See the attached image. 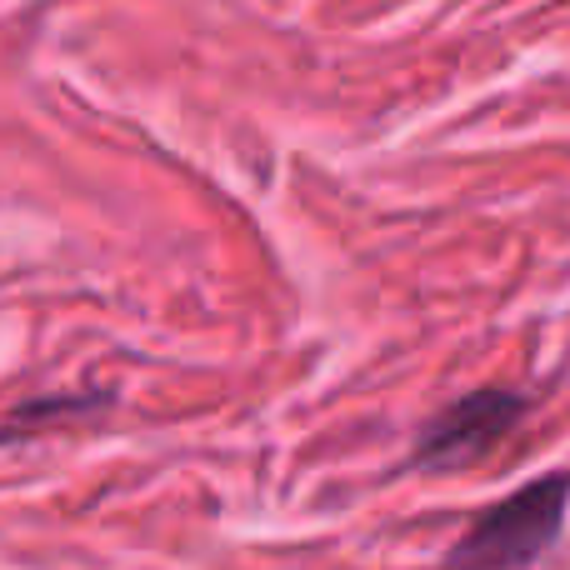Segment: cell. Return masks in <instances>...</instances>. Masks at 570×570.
Instances as JSON below:
<instances>
[{"mask_svg": "<svg viewBox=\"0 0 570 570\" xmlns=\"http://www.w3.org/2000/svg\"><path fill=\"white\" fill-rule=\"evenodd\" d=\"M570 511V471H551L525 481L505 501L485 505L471 531L445 551L441 570H525L535 566L566 531Z\"/></svg>", "mask_w": 570, "mask_h": 570, "instance_id": "6da1fadb", "label": "cell"}, {"mask_svg": "<svg viewBox=\"0 0 570 570\" xmlns=\"http://www.w3.org/2000/svg\"><path fill=\"white\" fill-rule=\"evenodd\" d=\"M531 415V401L511 385H481V391L451 401L431 425H421L411 445V471H461V465H475L481 455H491L515 425Z\"/></svg>", "mask_w": 570, "mask_h": 570, "instance_id": "7a4b0ae2", "label": "cell"}]
</instances>
